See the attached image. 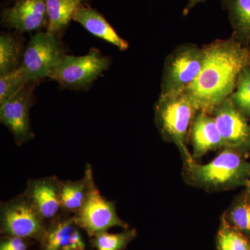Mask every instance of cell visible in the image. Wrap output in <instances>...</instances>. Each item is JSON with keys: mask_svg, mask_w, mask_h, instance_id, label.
I'll return each mask as SVG.
<instances>
[{"mask_svg": "<svg viewBox=\"0 0 250 250\" xmlns=\"http://www.w3.org/2000/svg\"><path fill=\"white\" fill-rule=\"evenodd\" d=\"M4 26L18 32H31L47 27L46 0H17L1 15Z\"/></svg>", "mask_w": 250, "mask_h": 250, "instance_id": "cell-11", "label": "cell"}, {"mask_svg": "<svg viewBox=\"0 0 250 250\" xmlns=\"http://www.w3.org/2000/svg\"><path fill=\"white\" fill-rule=\"evenodd\" d=\"M83 2V0H46V31L62 37L73 19L74 14Z\"/></svg>", "mask_w": 250, "mask_h": 250, "instance_id": "cell-15", "label": "cell"}, {"mask_svg": "<svg viewBox=\"0 0 250 250\" xmlns=\"http://www.w3.org/2000/svg\"><path fill=\"white\" fill-rule=\"evenodd\" d=\"M228 11L232 36L243 45L250 44V0H223Z\"/></svg>", "mask_w": 250, "mask_h": 250, "instance_id": "cell-16", "label": "cell"}, {"mask_svg": "<svg viewBox=\"0 0 250 250\" xmlns=\"http://www.w3.org/2000/svg\"><path fill=\"white\" fill-rule=\"evenodd\" d=\"M111 61L98 49L83 56L65 55L54 67L49 78L65 89L85 90L109 68Z\"/></svg>", "mask_w": 250, "mask_h": 250, "instance_id": "cell-3", "label": "cell"}, {"mask_svg": "<svg viewBox=\"0 0 250 250\" xmlns=\"http://www.w3.org/2000/svg\"><path fill=\"white\" fill-rule=\"evenodd\" d=\"M231 218L236 227L243 231H250V205L241 204L233 208Z\"/></svg>", "mask_w": 250, "mask_h": 250, "instance_id": "cell-24", "label": "cell"}, {"mask_svg": "<svg viewBox=\"0 0 250 250\" xmlns=\"http://www.w3.org/2000/svg\"><path fill=\"white\" fill-rule=\"evenodd\" d=\"M218 245L219 250H250L246 240L227 225L219 231Z\"/></svg>", "mask_w": 250, "mask_h": 250, "instance_id": "cell-23", "label": "cell"}, {"mask_svg": "<svg viewBox=\"0 0 250 250\" xmlns=\"http://www.w3.org/2000/svg\"><path fill=\"white\" fill-rule=\"evenodd\" d=\"M246 165L233 148L226 149L205 165L194 161L188 165L190 178L199 185L209 188H222L236 184L244 175Z\"/></svg>", "mask_w": 250, "mask_h": 250, "instance_id": "cell-7", "label": "cell"}, {"mask_svg": "<svg viewBox=\"0 0 250 250\" xmlns=\"http://www.w3.org/2000/svg\"><path fill=\"white\" fill-rule=\"evenodd\" d=\"M190 127L193 157H201L211 149L225 146L214 118L208 112L198 111Z\"/></svg>", "mask_w": 250, "mask_h": 250, "instance_id": "cell-13", "label": "cell"}, {"mask_svg": "<svg viewBox=\"0 0 250 250\" xmlns=\"http://www.w3.org/2000/svg\"><path fill=\"white\" fill-rule=\"evenodd\" d=\"M204 63L201 72L184 90L199 111L211 113L215 106L234 91L238 75L250 67V48L231 36L215 40L202 47Z\"/></svg>", "mask_w": 250, "mask_h": 250, "instance_id": "cell-1", "label": "cell"}, {"mask_svg": "<svg viewBox=\"0 0 250 250\" xmlns=\"http://www.w3.org/2000/svg\"><path fill=\"white\" fill-rule=\"evenodd\" d=\"M72 21L78 22L93 35L116 46L120 50L129 48L127 41L118 35L103 15L95 9L82 5L74 14Z\"/></svg>", "mask_w": 250, "mask_h": 250, "instance_id": "cell-14", "label": "cell"}, {"mask_svg": "<svg viewBox=\"0 0 250 250\" xmlns=\"http://www.w3.org/2000/svg\"><path fill=\"white\" fill-rule=\"evenodd\" d=\"M27 245L24 238L16 236H6L1 242L0 250H27Z\"/></svg>", "mask_w": 250, "mask_h": 250, "instance_id": "cell-25", "label": "cell"}, {"mask_svg": "<svg viewBox=\"0 0 250 250\" xmlns=\"http://www.w3.org/2000/svg\"><path fill=\"white\" fill-rule=\"evenodd\" d=\"M198 108L185 91L160 95L155 105V121L164 139L177 145L187 165L194 162L186 146L188 130Z\"/></svg>", "mask_w": 250, "mask_h": 250, "instance_id": "cell-2", "label": "cell"}, {"mask_svg": "<svg viewBox=\"0 0 250 250\" xmlns=\"http://www.w3.org/2000/svg\"><path fill=\"white\" fill-rule=\"evenodd\" d=\"M134 231L119 233L104 232L93 236L92 244L98 250H123L134 236Z\"/></svg>", "mask_w": 250, "mask_h": 250, "instance_id": "cell-22", "label": "cell"}, {"mask_svg": "<svg viewBox=\"0 0 250 250\" xmlns=\"http://www.w3.org/2000/svg\"><path fill=\"white\" fill-rule=\"evenodd\" d=\"M22 46L14 34L2 32L0 36V75L17 70L22 65Z\"/></svg>", "mask_w": 250, "mask_h": 250, "instance_id": "cell-17", "label": "cell"}, {"mask_svg": "<svg viewBox=\"0 0 250 250\" xmlns=\"http://www.w3.org/2000/svg\"></svg>", "mask_w": 250, "mask_h": 250, "instance_id": "cell-28", "label": "cell"}, {"mask_svg": "<svg viewBox=\"0 0 250 250\" xmlns=\"http://www.w3.org/2000/svg\"><path fill=\"white\" fill-rule=\"evenodd\" d=\"M83 1H85V0H83Z\"/></svg>", "mask_w": 250, "mask_h": 250, "instance_id": "cell-29", "label": "cell"}, {"mask_svg": "<svg viewBox=\"0 0 250 250\" xmlns=\"http://www.w3.org/2000/svg\"><path fill=\"white\" fill-rule=\"evenodd\" d=\"M85 178L88 192L84 203L74 218L77 226L84 229L90 237L106 232L113 227L127 228L117 214L115 204L106 200L99 191L90 166H87Z\"/></svg>", "mask_w": 250, "mask_h": 250, "instance_id": "cell-5", "label": "cell"}, {"mask_svg": "<svg viewBox=\"0 0 250 250\" xmlns=\"http://www.w3.org/2000/svg\"><path fill=\"white\" fill-rule=\"evenodd\" d=\"M72 250H84L85 244L81 236L80 231L75 229L70 237V243L67 246Z\"/></svg>", "mask_w": 250, "mask_h": 250, "instance_id": "cell-26", "label": "cell"}, {"mask_svg": "<svg viewBox=\"0 0 250 250\" xmlns=\"http://www.w3.org/2000/svg\"><path fill=\"white\" fill-rule=\"evenodd\" d=\"M87 192L88 185L85 177L76 182H61V207L67 211L77 213L84 203Z\"/></svg>", "mask_w": 250, "mask_h": 250, "instance_id": "cell-18", "label": "cell"}, {"mask_svg": "<svg viewBox=\"0 0 250 250\" xmlns=\"http://www.w3.org/2000/svg\"><path fill=\"white\" fill-rule=\"evenodd\" d=\"M44 220L25 195L1 205V231L6 236L42 241L47 230Z\"/></svg>", "mask_w": 250, "mask_h": 250, "instance_id": "cell-8", "label": "cell"}, {"mask_svg": "<svg viewBox=\"0 0 250 250\" xmlns=\"http://www.w3.org/2000/svg\"><path fill=\"white\" fill-rule=\"evenodd\" d=\"M205 1H207V0H188L183 10V16H187L197 4L204 2Z\"/></svg>", "mask_w": 250, "mask_h": 250, "instance_id": "cell-27", "label": "cell"}, {"mask_svg": "<svg viewBox=\"0 0 250 250\" xmlns=\"http://www.w3.org/2000/svg\"><path fill=\"white\" fill-rule=\"evenodd\" d=\"M74 218L59 220L54 224L42 240L43 250H62L68 246L72 231L75 230Z\"/></svg>", "mask_w": 250, "mask_h": 250, "instance_id": "cell-19", "label": "cell"}, {"mask_svg": "<svg viewBox=\"0 0 250 250\" xmlns=\"http://www.w3.org/2000/svg\"><path fill=\"white\" fill-rule=\"evenodd\" d=\"M203 63V49L196 44L177 46L164 62L160 95L187 90L200 75Z\"/></svg>", "mask_w": 250, "mask_h": 250, "instance_id": "cell-4", "label": "cell"}, {"mask_svg": "<svg viewBox=\"0 0 250 250\" xmlns=\"http://www.w3.org/2000/svg\"><path fill=\"white\" fill-rule=\"evenodd\" d=\"M229 98L238 111L250 116V67H245L240 72L236 88Z\"/></svg>", "mask_w": 250, "mask_h": 250, "instance_id": "cell-21", "label": "cell"}, {"mask_svg": "<svg viewBox=\"0 0 250 250\" xmlns=\"http://www.w3.org/2000/svg\"><path fill=\"white\" fill-rule=\"evenodd\" d=\"M36 83H29L17 95L0 104V121L11 131L18 146L34 138L29 113Z\"/></svg>", "mask_w": 250, "mask_h": 250, "instance_id": "cell-9", "label": "cell"}, {"mask_svg": "<svg viewBox=\"0 0 250 250\" xmlns=\"http://www.w3.org/2000/svg\"><path fill=\"white\" fill-rule=\"evenodd\" d=\"M28 83L27 74L22 66L14 71L0 75V104L17 95Z\"/></svg>", "mask_w": 250, "mask_h": 250, "instance_id": "cell-20", "label": "cell"}, {"mask_svg": "<svg viewBox=\"0 0 250 250\" xmlns=\"http://www.w3.org/2000/svg\"><path fill=\"white\" fill-rule=\"evenodd\" d=\"M65 55L66 49L59 36L47 31L33 36L24 49L21 65L29 83H36L49 77Z\"/></svg>", "mask_w": 250, "mask_h": 250, "instance_id": "cell-6", "label": "cell"}, {"mask_svg": "<svg viewBox=\"0 0 250 250\" xmlns=\"http://www.w3.org/2000/svg\"><path fill=\"white\" fill-rule=\"evenodd\" d=\"M60 184L57 177L29 181L26 195L44 220L54 218L62 208Z\"/></svg>", "mask_w": 250, "mask_h": 250, "instance_id": "cell-12", "label": "cell"}, {"mask_svg": "<svg viewBox=\"0 0 250 250\" xmlns=\"http://www.w3.org/2000/svg\"><path fill=\"white\" fill-rule=\"evenodd\" d=\"M212 113L225 147L236 149L250 145V125L229 98L217 105Z\"/></svg>", "mask_w": 250, "mask_h": 250, "instance_id": "cell-10", "label": "cell"}]
</instances>
